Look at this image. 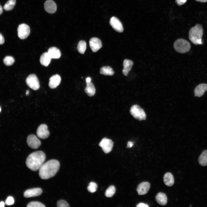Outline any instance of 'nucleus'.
Segmentation results:
<instances>
[{
    "instance_id": "4",
    "label": "nucleus",
    "mask_w": 207,
    "mask_h": 207,
    "mask_svg": "<svg viewBox=\"0 0 207 207\" xmlns=\"http://www.w3.org/2000/svg\"><path fill=\"white\" fill-rule=\"evenodd\" d=\"M175 49L180 53H185L189 51L191 48L189 43L187 41L183 39H179L177 40L174 44Z\"/></svg>"
},
{
    "instance_id": "25",
    "label": "nucleus",
    "mask_w": 207,
    "mask_h": 207,
    "mask_svg": "<svg viewBox=\"0 0 207 207\" xmlns=\"http://www.w3.org/2000/svg\"><path fill=\"white\" fill-rule=\"evenodd\" d=\"M100 73L105 75L112 76L114 74V72L111 67L107 66L101 67L100 69Z\"/></svg>"
},
{
    "instance_id": "16",
    "label": "nucleus",
    "mask_w": 207,
    "mask_h": 207,
    "mask_svg": "<svg viewBox=\"0 0 207 207\" xmlns=\"http://www.w3.org/2000/svg\"><path fill=\"white\" fill-rule=\"evenodd\" d=\"M61 80V77L59 75L57 74L53 75L49 79V86L51 89H55L59 85Z\"/></svg>"
},
{
    "instance_id": "17",
    "label": "nucleus",
    "mask_w": 207,
    "mask_h": 207,
    "mask_svg": "<svg viewBox=\"0 0 207 207\" xmlns=\"http://www.w3.org/2000/svg\"><path fill=\"white\" fill-rule=\"evenodd\" d=\"M206 90H207V84H200L195 88L194 90V95L195 96L201 97L204 94Z\"/></svg>"
},
{
    "instance_id": "21",
    "label": "nucleus",
    "mask_w": 207,
    "mask_h": 207,
    "mask_svg": "<svg viewBox=\"0 0 207 207\" xmlns=\"http://www.w3.org/2000/svg\"><path fill=\"white\" fill-rule=\"evenodd\" d=\"M51 58L47 52L43 53L41 56L40 61L41 64L45 66H47L50 63Z\"/></svg>"
},
{
    "instance_id": "31",
    "label": "nucleus",
    "mask_w": 207,
    "mask_h": 207,
    "mask_svg": "<svg viewBox=\"0 0 207 207\" xmlns=\"http://www.w3.org/2000/svg\"><path fill=\"white\" fill-rule=\"evenodd\" d=\"M27 207H45L42 203L37 201L31 202L29 203L27 206Z\"/></svg>"
},
{
    "instance_id": "23",
    "label": "nucleus",
    "mask_w": 207,
    "mask_h": 207,
    "mask_svg": "<svg viewBox=\"0 0 207 207\" xmlns=\"http://www.w3.org/2000/svg\"><path fill=\"white\" fill-rule=\"evenodd\" d=\"M164 181L165 184L168 186H171L174 183V179L172 174L170 172H167L164 177Z\"/></svg>"
},
{
    "instance_id": "6",
    "label": "nucleus",
    "mask_w": 207,
    "mask_h": 207,
    "mask_svg": "<svg viewBox=\"0 0 207 207\" xmlns=\"http://www.w3.org/2000/svg\"><path fill=\"white\" fill-rule=\"evenodd\" d=\"M26 82L27 85L34 90H38L40 87L38 79L34 74H30L26 78Z\"/></svg>"
},
{
    "instance_id": "15",
    "label": "nucleus",
    "mask_w": 207,
    "mask_h": 207,
    "mask_svg": "<svg viewBox=\"0 0 207 207\" xmlns=\"http://www.w3.org/2000/svg\"><path fill=\"white\" fill-rule=\"evenodd\" d=\"M44 7L45 10L50 14L54 13L57 10V5L53 0H47L45 3Z\"/></svg>"
},
{
    "instance_id": "43",
    "label": "nucleus",
    "mask_w": 207,
    "mask_h": 207,
    "mask_svg": "<svg viewBox=\"0 0 207 207\" xmlns=\"http://www.w3.org/2000/svg\"><path fill=\"white\" fill-rule=\"evenodd\" d=\"M1 108H0V112H1Z\"/></svg>"
},
{
    "instance_id": "12",
    "label": "nucleus",
    "mask_w": 207,
    "mask_h": 207,
    "mask_svg": "<svg viewBox=\"0 0 207 207\" xmlns=\"http://www.w3.org/2000/svg\"><path fill=\"white\" fill-rule=\"evenodd\" d=\"M90 46L92 51L95 52L102 47L101 41L96 37L91 38L89 41Z\"/></svg>"
},
{
    "instance_id": "9",
    "label": "nucleus",
    "mask_w": 207,
    "mask_h": 207,
    "mask_svg": "<svg viewBox=\"0 0 207 207\" xmlns=\"http://www.w3.org/2000/svg\"><path fill=\"white\" fill-rule=\"evenodd\" d=\"M28 145L33 149H37L41 145V142L37 136L33 134L29 135L27 139Z\"/></svg>"
},
{
    "instance_id": "28",
    "label": "nucleus",
    "mask_w": 207,
    "mask_h": 207,
    "mask_svg": "<svg viewBox=\"0 0 207 207\" xmlns=\"http://www.w3.org/2000/svg\"><path fill=\"white\" fill-rule=\"evenodd\" d=\"M116 189L114 186H110L106 190L105 195L107 197H111L115 193Z\"/></svg>"
},
{
    "instance_id": "11",
    "label": "nucleus",
    "mask_w": 207,
    "mask_h": 207,
    "mask_svg": "<svg viewBox=\"0 0 207 207\" xmlns=\"http://www.w3.org/2000/svg\"><path fill=\"white\" fill-rule=\"evenodd\" d=\"M110 24L116 31L119 32H122L124 29L122 24L120 20L115 16L112 17L110 19Z\"/></svg>"
},
{
    "instance_id": "14",
    "label": "nucleus",
    "mask_w": 207,
    "mask_h": 207,
    "mask_svg": "<svg viewBox=\"0 0 207 207\" xmlns=\"http://www.w3.org/2000/svg\"><path fill=\"white\" fill-rule=\"evenodd\" d=\"M150 188V184L147 182H143L140 183L138 186L137 190L139 195L146 194Z\"/></svg>"
},
{
    "instance_id": "8",
    "label": "nucleus",
    "mask_w": 207,
    "mask_h": 207,
    "mask_svg": "<svg viewBox=\"0 0 207 207\" xmlns=\"http://www.w3.org/2000/svg\"><path fill=\"white\" fill-rule=\"evenodd\" d=\"M99 145L101 147L105 153L108 154L112 150L113 142L111 139L104 138L99 143Z\"/></svg>"
},
{
    "instance_id": "38",
    "label": "nucleus",
    "mask_w": 207,
    "mask_h": 207,
    "mask_svg": "<svg viewBox=\"0 0 207 207\" xmlns=\"http://www.w3.org/2000/svg\"><path fill=\"white\" fill-rule=\"evenodd\" d=\"M5 203L3 202H0V207H4L5 206Z\"/></svg>"
},
{
    "instance_id": "10",
    "label": "nucleus",
    "mask_w": 207,
    "mask_h": 207,
    "mask_svg": "<svg viewBox=\"0 0 207 207\" xmlns=\"http://www.w3.org/2000/svg\"><path fill=\"white\" fill-rule=\"evenodd\" d=\"M37 136L41 139H44L47 138L49 135L47 126L45 124L40 125L37 129Z\"/></svg>"
},
{
    "instance_id": "1",
    "label": "nucleus",
    "mask_w": 207,
    "mask_h": 207,
    "mask_svg": "<svg viewBox=\"0 0 207 207\" xmlns=\"http://www.w3.org/2000/svg\"><path fill=\"white\" fill-rule=\"evenodd\" d=\"M60 166L57 160L52 159L43 163L39 169V175L43 179L54 177L58 172Z\"/></svg>"
},
{
    "instance_id": "13",
    "label": "nucleus",
    "mask_w": 207,
    "mask_h": 207,
    "mask_svg": "<svg viewBox=\"0 0 207 207\" xmlns=\"http://www.w3.org/2000/svg\"><path fill=\"white\" fill-rule=\"evenodd\" d=\"M42 192V189L39 188L29 189L24 192V196L26 198L36 197L41 195Z\"/></svg>"
},
{
    "instance_id": "34",
    "label": "nucleus",
    "mask_w": 207,
    "mask_h": 207,
    "mask_svg": "<svg viewBox=\"0 0 207 207\" xmlns=\"http://www.w3.org/2000/svg\"><path fill=\"white\" fill-rule=\"evenodd\" d=\"M187 0H176L175 2L178 5H181L185 3Z\"/></svg>"
},
{
    "instance_id": "40",
    "label": "nucleus",
    "mask_w": 207,
    "mask_h": 207,
    "mask_svg": "<svg viewBox=\"0 0 207 207\" xmlns=\"http://www.w3.org/2000/svg\"><path fill=\"white\" fill-rule=\"evenodd\" d=\"M3 12V9L2 7L0 5V15H1Z\"/></svg>"
},
{
    "instance_id": "18",
    "label": "nucleus",
    "mask_w": 207,
    "mask_h": 207,
    "mask_svg": "<svg viewBox=\"0 0 207 207\" xmlns=\"http://www.w3.org/2000/svg\"><path fill=\"white\" fill-rule=\"evenodd\" d=\"M133 65V62L131 60L129 59H125L123 62V68L122 72L125 76H127L129 72L131 70Z\"/></svg>"
},
{
    "instance_id": "7",
    "label": "nucleus",
    "mask_w": 207,
    "mask_h": 207,
    "mask_svg": "<svg viewBox=\"0 0 207 207\" xmlns=\"http://www.w3.org/2000/svg\"><path fill=\"white\" fill-rule=\"evenodd\" d=\"M18 37L21 39L26 38L30 33L29 26L25 24L19 25L18 27Z\"/></svg>"
},
{
    "instance_id": "35",
    "label": "nucleus",
    "mask_w": 207,
    "mask_h": 207,
    "mask_svg": "<svg viewBox=\"0 0 207 207\" xmlns=\"http://www.w3.org/2000/svg\"><path fill=\"white\" fill-rule=\"evenodd\" d=\"M136 206L137 207H148L149 206L147 204L142 203H140L138 204Z\"/></svg>"
},
{
    "instance_id": "39",
    "label": "nucleus",
    "mask_w": 207,
    "mask_h": 207,
    "mask_svg": "<svg viewBox=\"0 0 207 207\" xmlns=\"http://www.w3.org/2000/svg\"><path fill=\"white\" fill-rule=\"evenodd\" d=\"M91 79L90 77H87L86 79V82L88 83L91 82Z\"/></svg>"
},
{
    "instance_id": "27",
    "label": "nucleus",
    "mask_w": 207,
    "mask_h": 207,
    "mask_svg": "<svg viewBox=\"0 0 207 207\" xmlns=\"http://www.w3.org/2000/svg\"><path fill=\"white\" fill-rule=\"evenodd\" d=\"M77 49L79 53L83 54L86 49V43L84 40H81L78 43L77 45Z\"/></svg>"
},
{
    "instance_id": "26",
    "label": "nucleus",
    "mask_w": 207,
    "mask_h": 207,
    "mask_svg": "<svg viewBox=\"0 0 207 207\" xmlns=\"http://www.w3.org/2000/svg\"><path fill=\"white\" fill-rule=\"evenodd\" d=\"M16 0H9L4 6V9L7 11L12 10L16 5Z\"/></svg>"
},
{
    "instance_id": "29",
    "label": "nucleus",
    "mask_w": 207,
    "mask_h": 207,
    "mask_svg": "<svg viewBox=\"0 0 207 207\" xmlns=\"http://www.w3.org/2000/svg\"><path fill=\"white\" fill-rule=\"evenodd\" d=\"M14 62V58L11 56H6L3 60L4 63L7 66H10L13 65Z\"/></svg>"
},
{
    "instance_id": "30",
    "label": "nucleus",
    "mask_w": 207,
    "mask_h": 207,
    "mask_svg": "<svg viewBox=\"0 0 207 207\" xmlns=\"http://www.w3.org/2000/svg\"><path fill=\"white\" fill-rule=\"evenodd\" d=\"M97 185L95 182H90L87 187L88 191L91 193H94L97 190Z\"/></svg>"
},
{
    "instance_id": "3",
    "label": "nucleus",
    "mask_w": 207,
    "mask_h": 207,
    "mask_svg": "<svg viewBox=\"0 0 207 207\" xmlns=\"http://www.w3.org/2000/svg\"><path fill=\"white\" fill-rule=\"evenodd\" d=\"M203 31L202 26L200 24H197L189 30V39L195 45L202 44V37L203 35Z\"/></svg>"
},
{
    "instance_id": "32",
    "label": "nucleus",
    "mask_w": 207,
    "mask_h": 207,
    "mask_svg": "<svg viewBox=\"0 0 207 207\" xmlns=\"http://www.w3.org/2000/svg\"><path fill=\"white\" fill-rule=\"evenodd\" d=\"M57 206L58 207H68L70 206L66 201L64 200H60L57 202Z\"/></svg>"
},
{
    "instance_id": "19",
    "label": "nucleus",
    "mask_w": 207,
    "mask_h": 207,
    "mask_svg": "<svg viewBox=\"0 0 207 207\" xmlns=\"http://www.w3.org/2000/svg\"><path fill=\"white\" fill-rule=\"evenodd\" d=\"M47 53L51 58L58 59L61 55L60 50L55 47H52L49 49Z\"/></svg>"
},
{
    "instance_id": "24",
    "label": "nucleus",
    "mask_w": 207,
    "mask_h": 207,
    "mask_svg": "<svg viewBox=\"0 0 207 207\" xmlns=\"http://www.w3.org/2000/svg\"><path fill=\"white\" fill-rule=\"evenodd\" d=\"M198 161L202 166L207 165V150H204L198 158Z\"/></svg>"
},
{
    "instance_id": "2",
    "label": "nucleus",
    "mask_w": 207,
    "mask_h": 207,
    "mask_svg": "<svg viewBox=\"0 0 207 207\" xmlns=\"http://www.w3.org/2000/svg\"><path fill=\"white\" fill-rule=\"evenodd\" d=\"M46 159L44 152L41 151L33 152L27 157L26 161L27 166L31 170L35 171L39 170Z\"/></svg>"
},
{
    "instance_id": "22",
    "label": "nucleus",
    "mask_w": 207,
    "mask_h": 207,
    "mask_svg": "<svg viewBox=\"0 0 207 207\" xmlns=\"http://www.w3.org/2000/svg\"><path fill=\"white\" fill-rule=\"evenodd\" d=\"M87 85L85 89V91L89 97L93 96L95 93V89L93 84L91 82L86 83Z\"/></svg>"
},
{
    "instance_id": "33",
    "label": "nucleus",
    "mask_w": 207,
    "mask_h": 207,
    "mask_svg": "<svg viewBox=\"0 0 207 207\" xmlns=\"http://www.w3.org/2000/svg\"><path fill=\"white\" fill-rule=\"evenodd\" d=\"M14 199L12 196H9L7 199L5 201V204L7 205H12L14 203Z\"/></svg>"
},
{
    "instance_id": "42",
    "label": "nucleus",
    "mask_w": 207,
    "mask_h": 207,
    "mask_svg": "<svg viewBox=\"0 0 207 207\" xmlns=\"http://www.w3.org/2000/svg\"><path fill=\"white\" fill-rule=\"evenodd\" d=\"M29 93V91L28 90L26 92V95H27Z\"/></svg>"
},
{
    "instance_id": "20",
    "label": "nucleus",
    "mask_w": 207,
    "mask_h": 207,
    "mask_svg": "<svg viewBox=\"0 0 207 207\" xmlns=\"http://www.w3.org/2000/svg\"><path fill=\"white\" fill-rule=\"evenodd\" d=\"M156 200L160 205L164 206L167 202V198L166 195L162 192L158 193L156 196Z\"/></svg>"
},
{
    "instance_id": "37",
    "label": "nucleus",
    "mask_w": 207,
    "mask_h": 207,
    "mask_svg": "<svg viewBox=\"0 0 207 207\" xmlns=\"http://www.w3.org/2000/svg\"><path fill=\"white\" fill-rule=\"evenodd\" d=\"M133 143L131 141L128 142L127 147H131L133 145Z\"/></svg>"
},
{
    "instance_id": "41",
    "label": "nucleus",
    "mask_w": 207,
    "mask_h": 207,
    "mask_svg": "<svg viewBox=\"0 0 207 207\" xmlns=\"http://www.w3.org/2000/svg\"><path fill=\"white\" fill-rule=\"evenodd\" d=\"M201 2H207V0H195Z\"/></svg>"
},
{
    "instance_id": "5",
    "label": "nucleus",
    "mask_w": 207,
    "mask_h": 207,
    "mask_svg": "<svg viewBox=\"0 0 207 207\" xmlns=\"http://www.w3.org/2000/svg\"><path fill=\"white\" fill-rule=\"evenodd\" d=\"M130 113L134 118L139 120L146 119V116L145 112L137 105H134L131 107Z\"/></svg>"
},
{
    "instance_id": "36",
    "label": "nucleus",
    "mask_w": 207,
    "mask_h": 207,
    "mask_svg": "<svg viewBox=\"0 0 207 207\" xmlns=\"http://www.w3.org/2000/svg\"><path fill=\"white\" fill-rule=\"evenodd\" d=\"M5 41L4 39L2 34L0 33V44H3Z\"/></svg>"
}]
</instances>
